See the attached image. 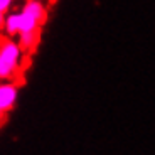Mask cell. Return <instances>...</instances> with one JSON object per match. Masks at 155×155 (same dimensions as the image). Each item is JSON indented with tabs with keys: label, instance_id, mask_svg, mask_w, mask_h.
Wrapping results in <instances>:
<instances>
[{
	"label": "cell",
	"instance_id": "cell-1",
	"mask_svg": "<svg viewBox=\"0 0 155 155\" xmlns=\"http://www.w3.org/2000/svg\"><path fill=\"white\" fill-rule=\"evenodd\" d=\"M22 49L19 44L12 42L8 39H2L0 44V79H8L15 74L20 61Z\"/></svg>",
	"mask_w": 155,
	"mask_h": 155
},
{
	"label": "cell",
	"instance_id": "cell-2",
	"mask_svg": "<svg viewBox=\"0 0 155 155\" xmlns=\"http://www.w3.org/2000/svg\"><path fill=\"white\" fill-rule=\"evenodd\" d=\"M17 100V84L15 83H4L0 84V110L10 111Z\"/></svg>",
	"mask_w": 155,
	"mask_h": 155
},
{
	"label": "cell",
	"instance_id": "cell-3",
	"mask_svg": "<svg viewBox=\"0 0 155 155\" xmlns=\"http://www.w3.org/2000/svg\"><path fill=\"white\" fill-rule=\"evenodd\" d=\"M39 39H41V27L34 29V31H29V32H20L19 34V47L22 49V52H34L35 47L39 44Z\"/></svg>",
	"mask_w": 155,
	"mask_h": 155
},
{
	"label": "cell",
	"instance_id": "cell-4",
	"mask_svg": "<svg viewBox=\"0 0 155 155\" xmlns=\"http://www.w3.org/2000/svg\"><path fill=\"white\" fill-rule=\"evenodd\" d=\"M24 10H27L29 14H32V15L39 20V24H41V25H42V24L46 22V19H47V12H46L44 5L41 4L39 0H27V4H25Z\"/></svg>",
	"mask_w": 155,
	"mask_h": 155
},
{
	"label": "cell",
	"instance_id": "cell-5",
	"mask_svg": "<svg viewBox=\"0 0 155 155\" xmlns=\"http://www.w3.org/2000/svg\"><path fill=\"white\" fill-rule=\"evenodd\" d=\"M5 31L8 35L19 34V14H10L5 19Z\"/></svg>",
	"mask_w": 155,
	"mask_h": 155
},
{
	"label": "cell",
	"instance_id": "cell-6",
	"mask_svg": "<svg viewBox=\"0 0 155 155\" xmlns=\"http://www.w3.org/2000/svg\"><path fill=\"white\" fill-rule=\"evenodd\" d=\"M12 2H14V0H0V12H4L5 14V12L10 8Z\"/></svg>",
	"mask_w": 155,
	"mask_h": 155
},
{
	"label": "cell",
	"instance_id": "cell-7",
	"mask_svg": "<svg viewBox=\"0 0 155 155\" xmlns=\"http://www.w3.org/2000/svg\"><path fill=\"white\" fill-rule=\"evenodd\" d=\"M5 120H7V111H4V110H0V125H4Z\"/></svg>",
	"mask_w": 155,
	"mask_h": 155
},
{
	"label": "cell",
	"instance_id": "cell-8",
	"mask_svg": "<svg viewBox=\"0 0 155 155\" xmlns=\"http://www.w3.org/2000/svg\"><path fill=\"white\" fill-rule=\"evenodd\" d=\"M5 19H7V17L4 15V12H0V29L5 27Z\"/></svg>",
	"mask_w": 155,
	"mask_h": 155
},
{
	"label": "cell",
	"instance_id": "cell-9",
	"mask_svg": "<svg viewBox=\"0 0 155 155\" xmlns=\"http://www.w3.org/2000/svg\"><path fill=\"white\" fill-rule=\"evenodd\" d=\"M51 2H54V0H51Z\"/></svg>",
	"mask_w": 155,
	"mask_h": 155
}]
</instances>
